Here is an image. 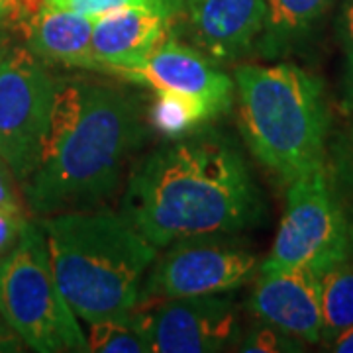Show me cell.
<instances>
[{"label": "cell", "mask_w": 353, "mask_h": 353, "mask_svg": "<svg viewBox=\"0 0 353 353\" xmlns=\"http://www.w3.org/2000/svg\"><path fill=\"white\" fill-rule=\"evenodd\" d=\"M128 179L122 212L153 245L194 236L236 234L265 214L240 150L220 134L171 139Z\"/></svg>", "instance_id": "cell-1"}, {"label": "cell", "mask_w": 353, "mask_h": 353, "mask_svg": "<svg viewBox=\"0 0 353 353\" xmlns=\"http://www.w3.org/2000/svg\"><path fill=\"white\" fill-rule=\"evenodd\" d=\"M143 134L141 108L130 92L55 79L38 163L22 185L26 204L38 216L97 208L120 185Z\"/></svg>", "instance_id": "cell-2"}, {"label": "cell", "mask_w": 353, "mask_h": 353, "mask_svg": "<svg viewBox=\"0 0 353 353\" xmlns=\"http://www.w3.org/2000/svg\"><path fill=\"white\" fill-rule=\"evenodd\" d=\"M51 269L65 301L92 324L130 314L157 248L124 212L69 210L41 222Z\"/></svg>", "instance_id": "cell-3"}, {"label": "cell", "mask_w": 353, "mask_h": 353, "mask_svg": "<svg viewBox=\"0 0 353 353\" xmlns=\"http://www.w3.org/2000/svg\"><path fill=\"white\" fill-rule=\"evenodd\" d=\"M238 122L250 152L289 185L324 165L330 112L322 81L290 63L236 69Z\"/></svg>", "instance_id": "cell-4"}, {"label": "cell", "mask_w": 353, "mask_h": 353, "mask_svg": "<svg viewBox=\"0 0 353 353\" xmlns=\"http://www.w3.org/2000/svg\"><path fill=\"white\" fill-rule=\"evenodd\" d=\"M0 316L34 352H88L87 336L53 275L46 234L32 222L0 259Z\"/></svg>", "instance_id": "cell-5"}, {"label": "cell", "mask_w": 353, "mask_h": 353, "mask_svg": "<svg viewBox=\"0 0 353 353\" xmlns=\"http://www.w3.org/2000/svg\"><path fill=\"white\" fill-rule=\"evenodd\" d=\"M53 90L55 79L28 46H8L0 55V159L20 185L38 163Z\"/></svg>", "instance_id": "cell-6"}, {"label": "cell", "mask_w": 353, "mask_h": 353, "mask_svg": "<svg viewBox=\"0 0 353 353\" xmlns=\"http://www.w3.org/2000/svg\"><path fill=\"white\" fill-rule=\"evenodd\" d=\"M350 243V222L322 165L289 183L277 238L259 271L312 267Z\"/></svg>", "instance_id": "cell-7"}, {"label": "cell", "mask_w": 353, "mask_h": 353, "mask_svg": "<svg viewBox=\"0 0 353 353\" xmlns=\"http://www.w3.org/2000/svg\"><path fill=\"white\" fill-rule=\"evenodd\" d=\"M257 257L234 241L216 236H194L167 245L152 265L139 299L165 301L201 294H224L253 277Z\"/></svg>", "instance_id": "cell-8"}, {"label": "cell", "mask_w": 353, "mask_h": 353, "mask_svg": "<svg viewBox=\"0 0 353 353\" xmlns=\"http://www.w3.org/2000/svg\"><path fill=\"white\" fill-rule=\"evenodd\" d=\"M139 314L153 353L226 352L243 334L238 306L222 294L165 299Z\"/></svg>", "instance_id": "cell-9"}, {"label": "cell", "mask_w": 353, "mask_h": 353, "mask_svg": "<svg viewBox=\"0 0 353 353\" xmlns=\"http://www.w3.org/2000/svg\"><path fill=\"white\" fill-rule=\"evenodd\" d=\"M112 75L153 90H173L204 101L214 114H224L234 102V81L210 63L201 50H190L175 39H163L148 55Z\"/></svg>", "instance_id": "cell-10"}, {"label": "cell", "mask_w": 353, "mask_h": 353, "mask_svg": "<svg viewBox=\"0 0 353 353\" xmlns=\"http://www.w3.org/2000/svg\"><path fill=\"white\" fill-rule=\"evenodd\" d=\"M253 316L304 343L322 341V308L308 267L259 271L250 299Z\"/></svg>", "instance_id": "cell-11"}, {"label": "cell", "mask_w": 353, "mask_h": 353, "mask_svg": "<svg viewBox=\"0 0 353 353\" xmlns=\"http://www.w3.org/2000/svg\"><path fill=\"white\" fill-rule=\"evenodd\" d=\"M181 8L138 6L122 8L97 18L92 24V55L99 73L130 67L159 46L171 30V20Z\"/></svg>", "instance_id": "cell-12"}, {"label": "cell", "mask_w": 353, "mask_h": 353, "mask_svg": "<svg viewBox=\"0 0 353 353\" xmlns=\"http://www.w3.org/2000/svg\"><path fill=\"white\" fill-rule=\"evenodd\" d=\"M267 0H189L187 30L199 50L214 59H236L259 38Z\"/></svg>", "instance_id": "cell-13"}, {"label": "cell", "mask_w": 353, "mask_h": 353, "mask_svg": "<svg viewBox=\"0 0 353 353\" xmlns=\"http://www.w3.org/2000/svg\"><path fill=\"white\" fill-rule=\"evenodd\" d=\"M92 24L83 14L46 4L24 28L26 46L43 63L94 69Z\"/></svg>", "instance_id": "cell-14"}, {"label": "cell", "mask_w": 353, "mask_h": 353, "mask_svg": "<svg viewBox=\"0 0 353 353\" xmlns=\"http://www.w3.org/2000/svg\"><path fill=\"white\" fill-rule=\"evenodd\" d=\"M334 0H267L257 51L265 59L283 57L310 36Z\"/></svg>", "instance_id": "cell-15"}, {"label": "cell", "mask_w": 353, "mask_h": 353, "mask_svg": "<svg viewBox=\"0 0 353 353\" xmlns=\"http://www.w3.org/2000/svg\"><path fill=\"white\" fill-rule=\"evenodd\" d=\"M322 308V345L353 326V243L308 267Z\"/></svg>", "instance_id": "cell-16"}, {"label": "cell", "mask_w": 353, "mask_h": 353, "mask_svg": "<svg viewBox=\"0 0 353 353\" xmlns=\"http://www.w3.org/2000/svg\"><path fill=\"white\" fill-rule=\"evenodd\" d=\"M148 120L153 130L169 139H179L216 118L214 110L201 99L173 90H153Z\"/></svg>", "instance_id": "cell-17"}, {"label": "cell", "mask_w": 353, "mask_h": 353, "mask_svg": "<svg viewBox=\"0 0 353 353\" xmlns=\"http://www.w3.org/2000/svg\"><path fill=\"white\" fill-rule=\"evenodd\" d=\"M88 352L94 353H145L150 352L148 334L139 312L106 318L88 324Z\"/></svg>", "instance_id": "cell-18"}, {"label": "cell", "mask_w": 353, "mask_h": 353, "mask_svg": "<svg viewBox=\"0 0 353 353\" xmlns=\"http://www.w3.org/2000/svg\"><path fill=\"white\" fill-rule=\"evenodd\" d=\"M238 350L245 353L303 352L304 341L261 322V324L248 330L245 334H241Z\"/></svg>", "instance_id": "cell-19"}, {"label": "cell", "mask_w": 353, "mask_h": 353, "mask_svg": "<svg viewBox=\"0 0 353 353\" xmlns=\"http://www.w3.org/2000/svg\"><path fill=\"white\" fill-rule=\"evenodd\" d=\"M46 4L83 14L92 20L101 18L104 14L122 10V8H138V6H173L181 8V0H46Z\"/></svg>", "instance_id": "cell-20"}, {"label": "cell", "mask_w": 353, "mask_h": 353, "mask_svg": "<svg viewBox=\"0 0 353 353\" xmlns=\"http://www.w3.org/2000/svg\"><path fill=\"white\" fill-rule=\"evenodd\" d=\"M28 218L24 206H4L0 204V259L12 252L14 245L22 238Z\"/></svg>", "instance_id": "cell-21"}, {"label": "cell", "mask_w": 353, "mask_h": 353, "mask_svg": "<svg viewBox=\"0 0 353 353\" xmlns=\"http://www.w3.org/2000/svg\"><path fill=\"white\" fill-rule=\"evenodd\" d=\"M46 6V0H0V26L22 30Z\"/></svg>", "instance_id": "cell-22"}, {"label": "cell", "mask_w": 353, "mask_h": 353, "mask_svg": "<svg viewBox=\"0 0 353 353\" xmlns=\"http://www.w3.org/2000/svg\"><path fill=\"white\" fill-rule=\"evenodd\" d=\"M0 204L4 206H24L16 190V176L10 167L0 159Z\"/></svg>", "instance_id": "cell-23"}, {"label": "cell", "mask_w": 353, "mask_h": 353, "mask_svg": "<svg viewBox=\"0 0 353 353\" xmlns=\"http://www.w3.org/2000/svg\"><path fill=\"white\" fill-rule=\"evenodd\" d=\"M340 38L345 51H353V0H347L340 18Z\"/></svg>", "instance_id": "cell-24"}, {"label": "cell", "mask_w": 353, "mask_h": 353, "mask_svg": "<svg viewBox=\"0 0 353 353\" xmlns=\"http://www.w3.org/2000/svg\"><path fill=\"white\" fill-rule=\"evenodd\" d=\"M328 352L336 353H353V326L343 330L340 336H336L334 340L324 345Z\"/></svg>", "instance_id": "cell-25"}, {"label": "cell", "mask_w": 353, "mask_h": 353, "mask_svg": "<svg viewBox=\"0 0 353 353\" xmlns=\"http://www.w3.org/2000/svg\"><path fill=\"white\" fill-rule=\"evenodd\" d=\"M20 343H24V341L8 328V324L4 320H0V352H18Z\"/></svg>", "instance_id": "cell-26"}, {"label": "cell", "mask_w": 353, "mask_h": 353, "mask_svg": "<svg viewBox=\"0 0 353 353\" xmlns=\"http://www.w3.org/2000/svg\"><path fill=\"white\" fill-rule=\"evenodd\" d=\"M345 101L353 108V51H347L345 63Z\"/></svg>", "instance_id": "cell-27"}, {"label": "cell", "mask_w": 353, "mask_h": 353, "mask_svg": "<svg viewBox=\"0 0 353 353\" xmlns=\"http://www.w3.org/2000/svg\"><path fill=\"white\" fill-rule=\"evenodd\" d=\"M10 46V36H8V28L0 26V55L4 53V50Z\"/></svg>", "instance_id": "cell-28"}, {"label": "cell", "mask_w": 353, "mask_h": 353, "mask_svg": "<svg viewBox=\"0 0 353 353\" xmlns=\"http://www.w3.org/2000/svg\"><path fill=\"white\" fill-rule=\"evenodd\" d=\"M350 238H352V243H353V222H350Z\"/></svg>", "instance_id": "cell-29"}, {"label": "cell", "mask_w": 353, "mask_h": 353, "mask_svg": "<svg viewBox=\"0 0 353 353\" xmlns=\"http://www.w3.org/2000/svg\"><path fill=\"white\" fill-rule=\"evenodd\" d=\"M0 320H4V318H2V316H0Z\"/></svg>", "instance_id": "cell-30"}]
</instances>
